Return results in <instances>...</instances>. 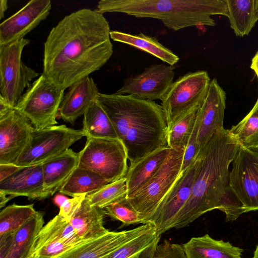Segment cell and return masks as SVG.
<instances>
[{
  "mask_svg": "<svg viewBox=\"0 0 258 258\" xmlns=\"http://www.w3.org/2000/svg\"><path fill=\"white\" fill-rule=\"evenodd\" d=\"M0 192L12 197L42 200L51 196L44 185L42 164L23 167L0 182Z\"/></svg>",
  "mask_w": 258,
  "mask_h": 258,
  "instance_id": "cell-18",
  "label": "cell"
},
{
  "mask_svg": "<svg viewBox=\"0 0 258 258\" xmlns=\"http://www.w3.org/2000/svg\"><path fill=\"white\" fill-rule=\"evenodd\" d=\"M239 147L229 130L223 128L200 150L190 197L180 210L173 228L184 227L215 209L225 214L226 221H233L246 213L229 183V166Z\"/></svg>",
  "mask_w": 258,
  "mask_h": 258,
  "instance_id": "cell-2",
  "label": "cell"
},
{
  "mask_svg": "<svg viewBox=\"0 0 258 258\" xmlns=\"http://www.w3.org/2000/svg\"><path fill=\"white\" fill-rule=\"evenodd\" d=\"M28 258H34V257L32 256H29Z\"/></svg>",
  "mask_w": 258,
  "mask_h": 258,
  "instance_id": "cell-46",
  "label": "cell"
},
{
  "mask_svg": "<svg viewBox=\"0 0 258 258\" xmlns=\"http://www.w3.org/2000/svg\"><path fill=\"white\" fill-rule=\"evenodd\" d=\"M104 215L103 209L90 205L85 198L70 223L79 238L88 240L109 231L104 226Z\"/></svg>",
  "mask_w": 258,
  "mask_h": 258,
  "instance_id": "cell-23",
  "label": "cell"
},
{
  "mask_svg": "<svg viewBox=\"0 0 258 258\" xmlns=\"http://www.w3.org/2000/svg\"><path fill=\"white\" fill-rule=\"evenodd\" d=\"M252 258H258V243L256 246L255 249L253 252Z\"/></svg>",
  "mask_w": 258,
  "mask_h": 258,
  "instance_id": "cell-45",
  "label": "cell"
},
{
  "mask_svg": "<svg viewBox=\"0 0 258 258\" xmlns=\"http://www.w3.org/2000/svg\"><path fill=\"white\" fill-rule=\"evenodd\" d=\"M82 130L86 138L118 139L111 121L97 100L84 114Z\"/></svg>",
  "mask_w": 258,
  "mask_h": 258,
  "instance_id": "cell-29",
  "label": "cell"
},
{
  "mask_svg": "<svg viewBox=\"0 0 258 258\" xmlns=\"http://www.w3.org/2000/svg\"><path fill=\"white\" fill-rule=\"evenodd\" d=\"M99 92L94 80L89 76L69 87L61 102L58 116L71 124L97 100Z\"/></svg>",
  "mask_w": 258,
  "mask_h": 258,
  "instance_id": "cell-19",
  "label": "cell"
},
{
  "mask_svg": "<svg viewBox=\"0 0 258 258\" xmlns=\"http://www.w3.org/2000/svg\"><path fill=\"white\" fill-rule=\"evenodd\" d=\"M198 160L179 175L173 186L163 198L148 223L153 224L157 233L173 228L177 215L189 199L194 182Z\"/></svg>",
  "mask_w": 258,
  "mask_h": 258,
  "instance_id": "cell-14",
  "label": "cell"
},
{
  "mask_svg": "<svg viewBox=\"0 0 258 258\" xmlns=\"http://www.w3.org/2000/svg\"><path fill=\"white\" fill-rule=\"evenodd\" d=\"M64 90L42 73L27 88L15 108L24 114L36 130L56 125Z\"/></svg>",
  "mask_w": 258,
  "mask_h": 258,
  "instance_id": "cell-7",
  "label": "cell"
},
{
  "mask_svg": "<svg viewBox=\"0 0 258 258\" xmlns=\"http://www.w3.org/2000/svg\"><path fill=\"white\" fill-rule=\"evenodd\" d=\"M174 69L173 66L163 63L151 65L142 73L124 80L122 86L114 94L161 101L174 82Z\"/></svg>",
  "mask_w": 258,
  "mask_h": 258,
  "instance_id": "cell-13",
  "label": "cell"
},
{
  "mask_svg": "<svg viewBox=\"0 0 258 258\" xmlns=\"http://www.w3.org/2000/svg\"><path fill=\"white\" fill-rule=\"evenodd\" d=\"M105 215L122 223L120 227L141 223L138 212L124 197L103 209Z\"/></svg>",
  "mask_w": 258,
  "mask_h": 258,
  "instance_id": "cell-35",
  "label": "cell"
},
{
  "mask_svg": "<svg viewBox=\"0 0 258 258\" xmlns=\"http://www.w3.org/2000/svg\"><path fill=\"white\" fill-rule=\"evenodd\" d=\"M96 10L161 21L174 31L192 26H214L212 16L228 17L226 0H101Z\"/></svg>",
  "mask_w": 258,
  "mask_h": 258,
  "instance_id": "cell-4",
  "label": "cell"
},
{
  "mask_svg": "<svg viewBox=\"0 0 258 258\" xmlns=\"http://www.w3.org/2000/svg\"><path fill=\"white\" fill-rule=\"evenodd\" d=\"M96 100L124 146L130 165L167 146V123L161 105L155 101L101 93Z\"/></svg>",
  "mask_w": 258,
  "mask_h": 258,
  "instance_id": "cell-3",
  "label": "cell"
},
{
  "mask_svg": "<svg viewBox=\"0 0 258 258\" xmlns=\"http://www.w3.org/2000/svg\"><path fill=\"white\" fill-rule=\"evenodd\" d=\"M229 130L240 146L258 148V99L250 112Z\"/></svg>",
  "mask_w": 258,
  "mask_h": 258,
  "instance_id": "cell-30",
  "label": "cell"
},
{
  "mask_svg": "<svg viewBox=\"0 0 258 258\" xmlns=\"http://www.w3.org/2000/svg\"><path fill=\"white\" fill-rule=\"evenodd\" d=\"M110 183L98 174L79 166L59 189V192L72 197L88 195Z\"/></svg>",
  "mask_w": 258,
  "mask_h": 258,
  "instance_id": "cell-28",
  "label": "cell"
},
{
  "mask_svg": "<svg viewBox=\"0 0 258 258\" xmlns=\"http://www.w3.org/2000/svg\"><path fill=\"white\" fill-rule=\"evenodd\" d=\"M257 11H258V0H257Z\"/></svg>",
  "mask_w": 258,
  "mask_h": 258,
  "instance_id": "cell-47",
  "label": "cell"
},
{
  "mask_svg": "<svg viewBox=\"0 0 258 258\" xmlns=\"http://www.w3.org/2000/svg\"><path fill=\"white\" fill-rule=\"evenodd\" d=\"M110 31L96 10L83 8L67 15L44 43L43 74L65 90L99 70L113 53Z\"/></svg>",
  "mask_w": 258,
  "mask_h": 258,
  "instance_id": "cell-1",
  "label": "cell"
},
{
  "mask_svg": "<svg viewBox=\"0 0 258 258\" xmlns=\"http://www.w3.org/2000/svg\"><path fill=\"white\" fill-rule=\"evenodd\" d=\"M44 214L36 213L14 233L8 258H28L31 253L37 234L44 226Z\"/></svg>",
  "mask_w": 258,
  "mask_h": 258,
  "instance_id": "cell-27",
  "label": "cell"
},
{
  "mask_svg": "<svg viewBox=\"0 0 258 258\" xmlns=\"http://www.w3.org/2000/svg\"><path fill=\"white\" fill-rule=\"evenodd\" d=\"M34 130L20 110L9 108L0 112V164L16 163Z\"/></svg>",
  "mask_w": 258,
  "mask_h": 258,
  "instance_id": "cell-12",
  "label": "cell"
},
{
  "mask_svg": "<svg viewBox=\"0 0 258 258\" xmlns=\"http://www.w3.org/2000/svg\"><path fill=\"white\" fill-rule=\"evenodd\" d=\"M79 153L71 149L42 163L45 187L53 196L78 167Z\"/></svg>",
  "mask_w": 258,
  "mask_h": 258,
  "instance_id": "cell-22",
  "label": "cell"
},
{
  "mask_svg": "<svg viewBox=\"0 0 258 258\" xmlns=\"http://www.w3.org/2000/svg\"><path fill=\"white\" fill-rule=\"evenodd\" d=\"M79 155V166L98 174L110 183L125 177L128 170L126 150L118 139L87 138Z\"/></svg>",
  "mask_w": 258,
  "mask_h": 258,
  "instance_id": "cell-8",
  "label": "cell"
},
{
  "mask_svg": "<svg viewBox=\"0 0 258 258\" xmlns=\"http://www.w3.org/2000/svg\"><path fill=\"white\" fill-rule=\"evenodd\" d=\"M199 107L179 119L168 130L167 146L169 148L185 149L196 124Z\"/></svg>",
  "mask_w": 258,
  "mask_h": 258,
  "instance_id": "cell-32",
  "label": "cell"
},
{
  "mask_svg": "<svg viewBox=\"0 0 258 258\" xmlns=\"http://www.w3.org/2000/svg\"><path fill=\"white\" fill-rule=\"evenodd\" d=\"M170 150L168 146L158 149L130 166L125 176L127 198L138 192L155 174Z\"/></svg>",
  "mask_w": 258,
  "mask_h": 258,
  "instance_id": "cell-20",
  "label": "cell"
},
{
  "mask_svg": "<svg viewBox=\"0 0 258 258\" xmlns=\"http://www.w3.org/2000/svg\"><path fill=\"white\" fill-rule=\"evenodd\" d=\"M186 258H242L243 250L208 234L192 237L182 245Z\"/></svg>",
  "mask_w": 258,
  "mask_h": 258,
  "instance_id": "cell-21",
  "label": "cell"
},
{
  "mask_svg": "<svg viewBox=\"0 0 258 258\" xmlns=\"http://www.w3.org/2000/svg\"><path fill=\"white\" fill-rule=\"evenodd\" d=\"M153 226L147 223L128 230L109 231L98 237L83 241L56 258H108L117 248Z\"/></svg>",
  "mask_w": 258,
  "mask_h": 258,
  "instance_id": "cell-16",
  "label": "cell"
},
{
  "mask_svg": "<svg viewBox=\"0 0 258 258\" xmlns=\"http://www.w3.org/2000/svg\"><path fill=\"white\" fill-rule=\"evenodd\" d=\"M0 192V208L2 209L3 208L6 204L13 198L11 196H9Z\"/></svg>",
  "mask_w": 258,
  "mask_h": 258,
  "instance_id": "cell-44",
  "label": "cell"
},
{
  "mask_svg": "<svg viewBox=\"0 0 258 258\" xmlns=\"http://www.w3.org/2000/svg\"><path fill=\"white\" fill-rule=\"evenodd\" d=\"M160 239V237L156 240L151 245L134 258H153L156 246L159 243Z\"/></svg>",
  "mask_w": 258,
  "mask_h": 258,
  "instance_id": "cell-41",
  "label": "cell"
},
{
  "mask_svg": "<svg viewBox=\"0 0 258 258\" xmlns=\"http://www.w3.org/2000/svg\"><path fill=\"white\" fill-rule=\"evenodd\" d=\"M86 196L84 194L69 198L59 193L54 197L53 201L59 208L58 214L70 222Z\"/></svg>",
  "mask_w": 258,
  "mask_h": 258,
  "instance_id": "cell-36",
  "label": "cell"
},
{
  "mask_svg": "<svg viewBox=\"0 0 258 258\" xmlns=\"http://www.w3.org/2000/svg\"><path fill=\"white\" fill-rule=\"evenodd\" d=\"M15 233H8L0 236V258H8Z\"/></svg>",
  "mask_w": 258,
  "mask_h": 258,
  "instance_id": "cell-39",
  "label": "cell"
},
{
  "mask_svg": "<svg viewBox=\"0 0 258 258\" xmlns=\"http://www.w3.org/2000/svg\"><path fill=\"white\" fill-rule=\"evenodd\" d=\"M229 173L230 188L245 212L258 210V148L239 146Z\"/></svg>",
  "mask_w": 258,
  "mask_h": 258,
  "instance_id": "cell-11",
  "label": "cell"
},
{
  "mask_svg": "<svg viewBox=\"0 0 258 258\" xmlns=\"http://www.w3.org/2000/svg\"><path fill=\"white\" fill-rule=\"evenodd\" d=\"M85 137L82 130H77L64 124L40 130L34 128L24 150L16 161L20 167L42 164L67 150L75 142Z\"/></svg>",
  "mask_w": 258,
  "mask_h": 258,
  "instance_id": "cell-10",
  "label": "cell"
},
{
  "mask_svg": "<svg viewBox=\"0 0 258 258\" xmlns=\"http://www.w3.org/2000/svg\"><path fill=\"white\" fill-rule=\"evenodd\" d=\"M126 179L124 177L87 195L85 198L90 205L103 209L116 201L126 197Z\"/></svg>",
  "mask_w": 258,
  "mask_h": 258,
  "instance_id": "cell-33",
  "label": "cell"
},
{
  "mask_svg": "<svg viewBox=\"0 0 258 258\" xmlns=\"http://www.w3.org/2000/svg\"><path fill=\"white\" fill-rule=\"evenodd\" d=\"M184 148L171 149L155 174L135 194L126 198L139 214L143 224L148 223L158 206L179 176Z\"/></svg>",
  "mask_w": 258,
  "mask_h": 258,
  "instance_id": "cell-5",
  "label": "cell"
},
{
  "mask_svg": "<svg viewBox=\"0 0 258 258\" xmlns=\"http://www.w3.org/2000/svg\"><path fill=\"white\" fill-rule=\"evenodd\" d=\"M29 42L24 38L0 45V96L14 108L25 89L39 76L22 60L23 50Z\"/></svg>",
  "mask_w": 258,
  "mask_h": 258,
  "instance_id": "cell-9",
  "label": "cell"
},
{
  "mask_svg": "<svg viewBox=\"0 0 258 258\" xmlns=\"http://www.w3.org/2000/svg\"><path fill=\"white\" fill-rule=\"evenodd\" d=\"M8 8V1L7 0L0 1V20L5 17V13Z\"/></svg>",
  "mask_w": 258,
  "mask_h": 258,
  "instance_id": "cell-43",
  "label": "cell"
},
{
  "mask_svg": "<svg viewBox=\"0 0 258 258\" xmlns=\"http://www.w3.org/2000/svg\"><path fill=\"white\" fill-rule=\"evenodd\" d=\"M83 241L76 234L70 222L58 214L43 226L36 237L32 249L51 243H64L73 247Z\"/></svg>",
  "mask_w": 258,
  "mask_h": 258,
  "instance_id": "cell-25",
  "label": "cell"
},
{
  "mask_svg": "<svg viewBox=\"0 0 258 258\" xmlns=\"http://www.w3.org/2000/svg\"><path fill=\"white\" fill-rule=\"evenodd\" d=\"M22 168L23 167L15 164H0V182L10 177Z\"/></svg>",
  "mask_w": 258,
  "mask_h": 258,
  "instance_id": "cell-40",
  "label": "cell"
},
{
  "mask_svg": "<svg viewBox=\"0 0 258 258\" xmlns=\"http://www.w3.org/2000/svg\"><path fill=\"white\" fill-rule=\"evenodd\" d=\"M50 0H31L0 24V45L24 38L48 16Z\"/></svg>",
  "mask_w": 258,
  "mask_h": 258,
  "instance_id": "cell-15",
  "label": "cell"
},
{
  "mask_svg": "<svg viewBox=\"0 0 258 258\" xmlns=\"http://www.w3.org/2000/svg\"><path fill=\"white\" fill-rule=\"evenodd\" d=\"M161 235L154 226L144 233L131 239L111 253L108 258H134L151 245Z\"/></svg>",
  "mask_w": 258,
  "mask_h": 258,
  "instance_id": "cell-34",
  "label": "cell"
},
{
  "mask_svg": "<svg viewBox=\"0 0 258 258\" xmlns=\"http://www.w3.org/2000/svg\"><path fill=\"white\" fill-rule=\"evenodd\" d=\"M211 81L206 71H198L187 73L173 82L161 104L168 130L202 104Z\"/></svg>",
  "mask_w": 258,
  "mask_h": 258,
  "instance_id": "cell-6",
  "label": "cell"
},
{
  "mask_svg": "<svg viewBox=\"0 0 258 258\" xmlns=\"http://www.w3.org/2000/svg\"><path fill=\"white\" fill-rule=\"evenodd\" d=\"M230 28L237 36L247 35L258 21L257 0H226Z\"/></svg>",
  "mask_w": 258,
  "mask_h": 258,
  "instance_id": "cell-26",
  "label": "cell"
},
{
  "mask_svg": "<svg viewBox=\"0 0 258 258\" xmlns=\"http://www.w3.org/2000/svg\"><path fill=\"white\" fill-rule=\"evenodd\" d=\"M198 129L199 121L197 116L194 128L184 150L180 174L191 164L200 150L198 143Z\"/></svg>",
  "mask_w": 258,
  "mask_h": 258,
  "instance_id": "cell-37",
  "label": "cell"
},
{
  "mask_svg": "<svg viewBox=\"0 0 258 258\" xmlns=\"http://www.w3.org/2000/svg\"><path fill=\"white\" fill-rule=\"evenodd\" d=\"M250 68L254 72L258 79V51L251 60Z\"/></svg>",
  "mask_w": 258,
  "mask_h": 258,
  "instance_id": "cell-42",
  "label": "cell"
},
{
  "mask_svg": "<svg viewBox=\"0 0 258 258\" xmlns=\"http://www.w3.org/2000/svg\"><path fill=\"white\" fill-rule=\"evenodd\" d=\"M226 93L217 80L211 81L207 95L197 112L198 143L201 150L214 134L223 128Z\"/></svg>",
  "mask_w": 258,
  "mask_h": 258,
  "instance_id": "cell-17",
  "label": "cell"
},
{
  "mask_svg": "<svg viewBox=\"0 0 258 258\" xmlns=\"http://www.w3.org/2000/svg\"><path fill=\"white\" fill-rule=\"evenodd\" d=\"M33 204L10 205L0 213V236L15 233L36 213Z\"/></svg>",
  "mask_w": 258,
  "mask_h": 258,
  "instance_id": "cell-31",
  "label": "cell"
},
{
  "mask_svg": "<svg viewBox=\"0 0 258 258\" xmlns=\"http://www.w3.org/2000/svg\"><path fill=\"white\" fill-rule=\"evenodd\" d=\"M110 37L113 41L148 53L171 66L176 64L179 60L176 54L160 43L156 38L142 33L133 35L118 31H111Z\"/></svg>",
  "mask_w": 258,
  "mask_h": 258,
  "instance_id": "cell-24",
  "label": "cell"
},
{
  "mask_svg": "<svg viewBox=\"0 0 258 258\" xmlns=\"http://www.w3.org/2000/svg\"><path fill=\"white\" fill-rule=\"evenodd\" d=\"M153 258H186L182 246L165 240L158 244Z\"/></svg>",
  "mask_w": 258,
  "mask_h": 258,
  "instance_id": "cell-38",
  "label": "cell"
}]
</instances>
